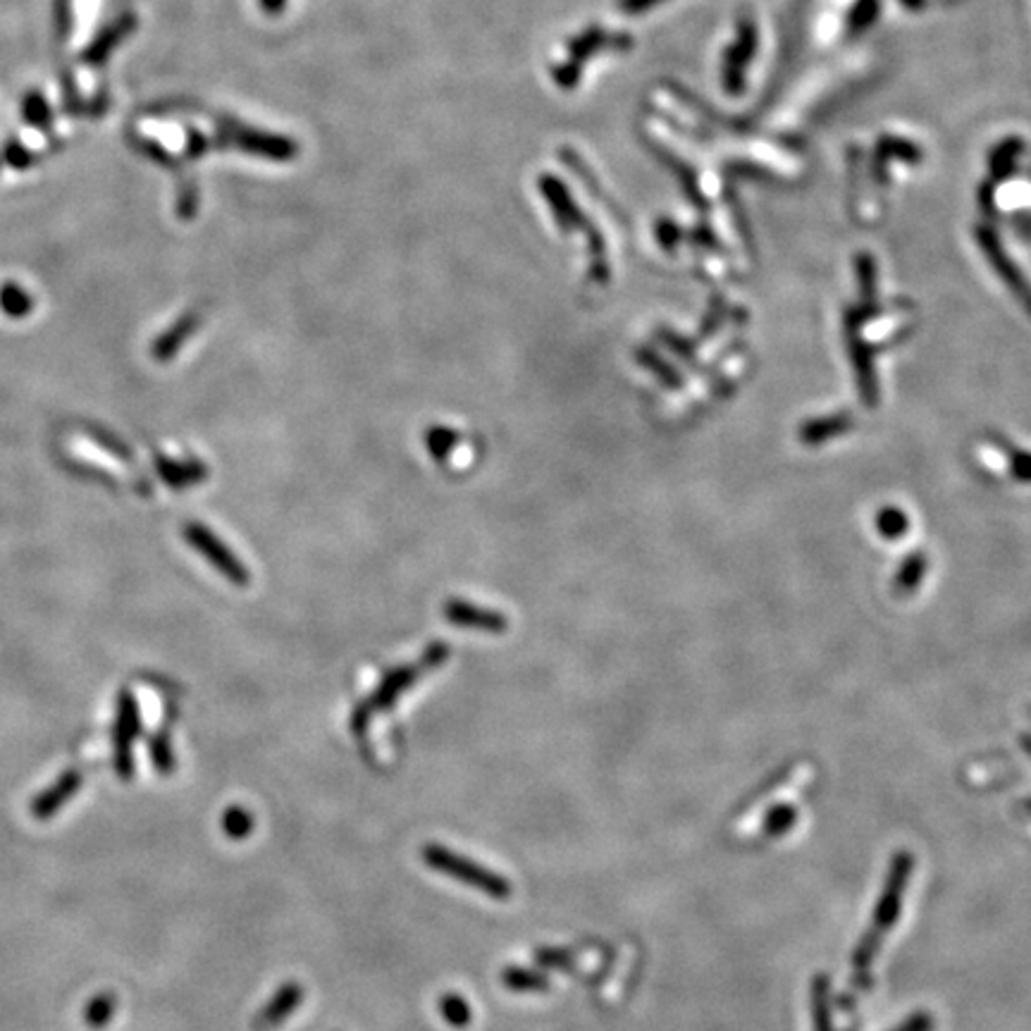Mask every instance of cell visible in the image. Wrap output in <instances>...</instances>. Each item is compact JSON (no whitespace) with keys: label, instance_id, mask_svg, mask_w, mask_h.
I'll return each mask as SVG.
<instances>
[{"label":"cell","instance_id":"1","mask_svg":"<svg viewBox=\"0 0 1031 1031\" xmlns=\"http://www.w3.org/2000/svg\"><path fill=\"white\" fill-rule=\"evenodd\" d=\"M421 857L430 869L452 876L459 884L478 888V891L490 895L492 900H509L511 893H514V888H511L506 876L492 872V869L483 867V864L473 862L471 857L454 853V850L444 848V845L428 843L421 850Z\"/></svg>","mask_w":1031,"mask_h":1031},{"label":"cell","instance_id":"2","mask_svg":"<svg viewBox=\"0 0 1031 1031\" xmlns=\"http://www.w3.org/2000/svg\"><path fill=\"white\" fill-rule=\"evenodd\" d=\"M912 869H915V855H912L910 850H898V853H893L891 867H888L884 881V891H881L879 900H876L872 926H869V929L876 931L879 936H886L900 919Z\"/></svg>","mask_w":1031,"mask_h":1031},{"label":"cell","instance_id":"3","mask_svg":"<svg viewBox=\"0 0 1031 1031\" xmlns=\"http://www.w3.org/2000/svg\"><path fill=\"white\" fill-rule=\"evenodd\" d=\"M182 535H184V540H187L189 545L208 561V564H213L215 569L220 571L222 578H227L234 585L251 583V573L246 571V566L237 557H234L232 549L227 547L225 542H222L220 537L213 533V530L201 526V523H187L182 530Z\"/></svg>","mask_w":1031,"mask_h":1031},{"label":"cell","instance_id":"4","mask_svg":"<svg viewBox=\"0 0 1031 1031\" xmlns=\"http://www.w3.org/2000/svg\"><path fill=\"white\" fill-rule=\"evenodd\" d=\"M141 731V712L134 693L122 690L117 695V719L113 731V759L120 779L129 781L134 776V740Z\"/></svg>","mask_w":1031,"mask_h":1031},{"label":"cell","instance_id":"5","mask_svg":"<svg viewBox=\"0 0 1031 1031\" xmlns=\"http://www.w3.org/2000/svg\"><path fill=\"white\" fill-rule=\"evenodd\" d=\"M134 29H137V15H132V12H125V15H120L117 20L110 22L108 27H103L101 32L96 34V39L84 48V53H82L84 65H89V67L106 65L110 55H113V51H117V48L122 46V41H125L127 36L134 32Z\"/></svg>","mask_w":1031,"mask_h":1031},{"label":"cell","instance_id":"6","mask_svg":"<svg viewBox=\"0 0 1031 1031\" xmlns=\"http://www.w3.org/2000/svg\"><path fill=\"white\" fill-rule=\"evenodd\" d=\"M444 619L454 626L475 628V631L485 633H504L509 628V621L499 611L478 607V604L466 600H449L444 604Z\"/></svg>","mask_w":1031,"mask_h":1031},{"label":"cell","instance_id":"7","mask_svg":"<svg viewBox=\"0 0 1031 1031\" xmlns=\"http://www.w3.org/2000/svg\"><path fill=\"white\" fill-rule=\"evenodd\" d=\"M301 1000H304V989L296 981H287L280 989L273 993V998L263 1005L261 1010L253 1017V1029L256 1031H270L280 1027L282 1022L289 1020L294 1015V1010L299 1008Z\"/></svg>","mask_w":1031,"mask_h":1031},{"label":"cell","instance_id":"8","mask_svg":"<svg viewBox=\"0 0 1031 1031\" xmlns=\"http://www.w3.org/2000/svg\"><path fill=\"white\" fill-rule=\"evenodd\" d=\"M423 662L411 664V666H397V669L390 671L375 688V693L366 700V707L370 712H390L394 702L399 700V695H404L406 690L411 688L413 683L418 681V676L423 674Z\"/></svg>","mask_w":1031,"mask_h":1031},{"label":"cell","instance_id":"9","mask_svg":"<svg viewBox=\"0 0 1031 1031\" xmlns=\"http://www.w3.org/2000/svg\"><path fill=\"white\" fill-rule=\"evenodd\" d=\"M82 771H65L63 776H60L58 781L53 783L51 788L43 790L41 795H36V798L32 800V814L36 819H48L51 814H55L60 810V807L65 805L67 800L72 798L74 793H77L79 788H82Z\"/></svg>","mask_w":1031,"mask_h":1031},{"label":"cell","instance_id":"10","mask_svg":"<svg viewBox=\"0 0 1031 1031\" xmlns=\"http://www.w3.org/2000/svg\"><path fill=\"white\" fill-rule=\"evenodd\" d=\"M156 471L160 478H163V483L175 487V490L199 485L208 478V468L196 459L177 461L168 459V456H156Z\"/></svg>","mask_w":1031,"mask_h":1031},{"label":"cell","instance_id":"11","mask_svg":"<svg viewBox=\"0 0 1031 1031\" xmlns=\"http://www.w3.org/2000/svg\"><path fill=\"white\" fill-rule=\"evenodd\" d=\"M199 323H201V318L196 316V313H187V316L179 318L175 325H170L168 330H165L163 335L153 342L151 356L160 363L175 358L179 354V349L184 347V342H187V339L194 335L196 330H199Z\"/></svg>","mask_w":1031,"mask_h":1031},{"label":"cell","instance_id":"12","mask_svg":"<svg viewBox=\"0 0 1031 1031\" xmlns=\"http://www.w3.org/2000/svg\"><path fill=\"white\" fill-rule=\"evenodd\" d=\"M502 984L514 993H545L552 989V981L542 969L509 965L502 972Z\"/></svg>","mask_w":1031,"mask_h":1031},{"label":"cell","instance_id":"13","mask_svg":"<svg viewBox=\"0 0 1031 1031\" xmlns=\"http://www.w3.org/2000/svg\"><path fill=\"white\" fill-rule=\"evenodd\" d=\"M810 1008H812V1027L814 1031H833L831 1017V981L824 972L814 974L810 989Z\"/></svg>","mask_w":1031,"mask_h":1031},{"label":"cell","instance_id":"14","mask_svg":"<svg viewBox=\"0 0 1031 1031\" xmlns=\"http://www.w3.org/2000/svg\"><path fill=\"white\" fill-rule=\"evenodd\" d=\"M881 941H884V936H879V934H876V931H872V929L864 931V936L860 938V943H857L855 950H853L855 984H860V986H867L869 984V972H872V965H874L876 955H879Z\"/></svg>","mask_w":1031,"mask_h":1031},{"label":"cell","instance_id":"15","mask_svg":"<svg viewBox=\"0 0 1031 1031\" xmlns=\"http://www.w3.org/2000/svg\"><path fill=\"white\" fill-rule=\"evenodd\" d=\"M0 311L8 318H27L34 311L32 294L15 282H5L0 287Z\"/></svg>","mask_w":1031,"mask_h":1031},{"label":"cell","instance_id":"16","mask_svg":"<svg viewBox=\"0 0 1031 1031\" xmlns=\"http://www.w3.org/2000/svg\"><path fill=\"white\" fill-rule=\"evenodd\" d=\"M220 826L225 836H230L232 841H242V838L251 836L253 829H256V819H253V814L246 807L232 805L222 812Z\"/></svg>","mask_w":1031,"mask_h":1031},{"label":"cell","instance_id":"17","mask_svg":"<svg viewBox=\"0 0 1031 1031\" xmlns=\"http://www.w3.org/2000/svg\"><path fill=\"white\" fill-rule=\"evenodd\" d=\"M798 824V810H795L793 805H774L771 810L764 814V821H762V831L764 836L769 838H779V836H786V833L793 829V826Z\"/></svg>","mask_w":1031,"mask_h":1031},{"label":"cell","instance_id":"18","mask_svg":"<svg viewBox=\"0 0 1031 1031\" xmlns=\"http://www.w3.org/2000/svg\"><path fill=\"white\" fill-rule=\"evenodd\" d=\"M459 442H461L459 432L452 428H442V425H435V428H430L428 432H425V447H428L430 456L437 463L447 461V456L454 452L456 444Z\"/></svg>","mask_w":1031,"mask_h":1031},{"label":"cell","instance_id":"19","mask_svg":"<svg viewBox=\"0 0 1031 1031\" xmlns=\"http://www.w3.org/2000/svg\"><path fill=\"white\" fill-rule=\"evenodd\" d=\"M437 1008H440L442 1020L452 1024V1027H468L473 1020L471 1005H468V1000L459 996V993H444L440 1003H437Z\"/></svg>","mask_w":1031,"mask_h":1031},{"label":"cell","instance_id":"20","mask_svg":"<svg viewBox=\"0 0 1031 1031\" xmlns=\"http://www.w3.org/2000/svg\"><path fill=\"white\" fill-rule=\"evenodd\" d=\"M22 115L24 120L36 129H48L53 125V110L48 106V101L43 98L41 91H29V94L22 98Z\"/></svg>","mask_w":1031,"mask_h":1031},{"label":"cell","instance_id":"21","mask_svg":"<svg viewBox=\"0 0 1031 1031\" xmlns=\"http://www.w3.org/2000/svg\"><path fill=\"white\" fill-rule=\"evenodd\" d=\"M148 755H151L153 767H156L163 776H168L175 771L177 757H175V750H172L168 733H156V736L148 740Z\"/></svg>","mask_w":1031,"mask_h":1031},{"label":"cell","instance_id":"22","mask_svg":"<svg viewBox=\"0 0 1031 1031\" xmlns=\"http://www.w3.org/2000/svg\"><path fill=\"white\" fill-rule=\"evenodd\" d=\"M115 1003L117 1000L110 996V993H101V996H96L89 1005H86V1022H89L91 1027H103V1024H108V1020L113 1017V1012H115Z\"/></svg>","mask_w":1031,"mask_h":1031},{"label":"cell","instance_id":"23","mask_svg":"<svg viewBox=\"0 0 1031 1031\" xmlns=\"http://www.w3.org/2000/svg\"><path fill=\"white\" fill-rule=\"evenodd\" d=\"M535 962L545 969H571L573 967V955L564 948H537L535 950Z\"/></svg>","mask_w":1031,"mask_h":1031},{"label":"cell","instance_id":"24","mask_svg":"<svg viewBox=\"0 0 1031 1031\" xmlns=\"http://www.w3.org/2000/svg\"><path fill=\"white\" fill-rule=\"evenodd\" d=\"M3 158H5V163H8L10 168H15V170H27V168H32V165L36 163L34 153L29 151V148L24 146V144H20V141H15V139H10L8 144H5Z\"/></svg>","mask_w":1031,"mask_h":1031},{"label":"cell","instance_id":"25","mask_svg":"<svg viewBox=\"0 0 1031 1031\" xmlns=\"http://www.w3.org/2000/svg\"><path fill=\"white\" fill-rule=\"evenodd\" d=\"M72 32V0H55V34L60 41L70 39Z\"/></svg>","mask_w":1031,"mask_h":1031},{"label":"cell","instance_id":"26","mask_svg":"<svg viewBox=\"0 0 1031 1031\" xmlns=\"http://www.w3.org/2000/svg\"><path fill=\"white\" fill-rule=\"evenodd\" d=\"M934 1027H936L934 1015L926 1010H917V1012H912V1015L907 1017L903 1024H898V1027L891 1031H934Z\"/></svg>","mask_w":1031,"mask_h":1031},{"label":"cell","instance_id":"27","mask_svg":"<svg viewBox=\"0 0 1031 1031\" xmlns=\"http://www.w3.org/2000/svg\"><path fill=\"white\" fill-rule=\"evenodd\" d=\"M370 716H373V712H370V709L366 707V702L356 705L354 714H351V733H354L358 740H366Z\"/></svg>","mask_w":1031,"mask_h":1031},{"label":"cell","instance_id":"28","mask_svg":"<svg viewBox=\"0 0 1031 1031\" xmlns=\"http://www.w3.org/2000/svg\"><path fill=\"white\" fill-rule=\"evenodd\" d=\"M94 437H96V442L101 444V447H106V449H108V452L117 454V456H120L122 461H129V449H127L125 444H122V442H117V437L108 435V432H103V430H96V432H94Z\"/></svg>","mask_w":1031,"mask_h":1031},{"label":"cell","instance_id":"29","mask_svg":"<svg viewBox=\"0 0 1031 1031\" xmlns=\"http://www.w3.org/2000/svg\"><path fill=\"white\" fill-rule=\"evenodd\" d=\"M447 657H449V647L444 645V642H435V645H430L428 652H425L423 666L425 669H435V666H440Z\"/></svg>","mask_w":1031,"mask_h":1031},{"label":"cell","instance_id":"30","mask_svg":"<svg viewBox=\"0 0 1031 1031\" xmlns=\"http://www.w3.org/2000/svg\"><path fill=\"white\" fill-rule=\"evenodd\" d=\"M106 108H108V96H106V91H101V94L94 98V103H91V106L86 108V115H89V117H101V113Z\"/></svg>","mask_w":1031,"mask_h":1031},{"label":"cell","instance_id":"31","mask_svg":"<svg viewBox=\"0 0 1031 1031\" xmlns=\"http://www.w3.org/2000/svg\"><path fill=\"white\" fill-rule=\"evenodd\" d=\"M1027 810H1029V812H1031V800H1029V802H1027Z\"/></svg>","mask_w":1031,"mask_h":1031}]
</instances>
